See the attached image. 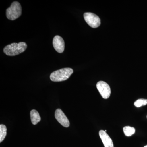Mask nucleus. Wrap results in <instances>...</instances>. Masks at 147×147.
<instances>
[{
    "mask_svg": "<svg viewBox=\"0 0 147 147\" xmlns=\"http://www.w3.org/2000/svg\"><path fill=\"white\" fill-rule=\"evenodd\" d=\"M144 147H147V145H146V146H145Z\"/></svg>",
    "mask_w": 147,
    "mask_h": 147,
    "instance_id": "nucleus-13",
    "label": "nucleus"
},
{
    "mask_svg": "<svg viewBox=\"0 0 147 147\" xmlns=\"http://www.w3.org/2000/svg\"></svg>",
    "mask_w": 147,
    "mask_h": 147,
    "instance_id": "nucleus-14",
    "label": "nucleus"
},
{
    "mask_svg": "<svg viewBox=\"0 0 147 147\" xmlns=\"http://www.w3.org/2000/svg\"><path fill=\"white\" fill-rule=\"evenodd\" d=\"M30 118L32 123L36 125L41 120L39 113L35 110H32L30 112Z\"/></svg>",
    "mask_w": 147,
    "mask_h": 147,
    "instance_id": "nucleus-9",
    "label": "nucleus"
},
{
    "mask_svg": "<svg viewBox=\"0 0 147 147\" xmlns=\"http://www.w3.org/2000/svg\"><path fill=\"white\" fill-rule=\"evenodd\" d=\"M71 68H64L56 70L50 75L51 81L54 82H60L65 81L69 79L73 73Z\"/></svg>",
    "mask_w": 147,
    "mask_h": 147,
    "instance_id": "nucleus-2",
    "label": "nucleus"
},
{
    "mask_svg": "<svg viewBox=\"0 0 147 147\" xmlns=\"http://www.w3.org/2000/svg\"><path fill=\"white\" fill-rule=\"evenodd\" d=\"M99 136L105 147H114L112 139L104 130H101L99 132Z\"/></svg>",
    "mask_w": 147,
    "mask_h": 147,
    "instance_id": "nucleus-8",
    "label": "nucleus"
},
{
    "mask_svg": "<svg viewBox=\"0 0 147 147\" xmlns=\"http://www.w3.org/2000/svg\"><path fill=\"white\" fill-rule=\"evenodd\" d=\"M84 16L85 21L92 28H95L100 26V18L94 13L86 12L84 13Z\"/></svg>",
    "mask_w": 147,
    "mask_h": 147,
    "instance_id": "nucleus-4",
    "label": "nucleus"
},
{
    "mask_svg": "<svg viewBox=\"0 0 147 147\" xmlns=\"http://www.w3.org/2000/svg\"><path fill=\"white\" fill-rule=\"evenodd\" d=\"M147 104V99L141 98L136 100L134 102V105L137 108L141 107L142 106H144Z\"/></svg>",
    "mask_w": 147,
    "mask_h": 147,
    "instance_id": "nucleus-12",
    "label": "nucleus"
},
{
    "mask_svg": "<svg viewBox=\"0 0 147 147\" xmlns=\"http://www.w3.org/2000/svg\"><path fill=\"white\" fill-rule=\"evenodd\" d=\"M27 47V45L25 42L13 43L5 46L4 48L3 51L5 54L7 56H16L24 52Z\"/></svg>",
    "mask_w": 147,
    "mask_h": 147,
    "instance_id": "nucleus-1",
    "label": "nucleus"
},
{
    "mask_svg": "<svg viewBox=\"0 0 147 147\" xmlns=\"http://www.w3.org/2000/svg\"><path fill=\"white\" fill-rule=\"evenodd\" d=\"M96 88L103 98H109L111 94V89L108 84L103 81H100L96 84Z\"/></svg>",
    "mask_w": 147,
    "mask_h": 147,
    "instance_id": "nucleus-5",
    "label": "nucleus"
},
{
    "mask_svg": "<svg viewBox=\"0 0 147 147\" xmlns=\"http://www.w3.org/2000/svg\"><path fill=\"white\" fill-rule=\"evenodd\" d=\"M53 45L58 53H63L65 49V42L62 38L59 36H56L53 40Z\"/></svg>",
    "mask_w": 147,
    "mask_h": 147,
    "instance_id": "nucleus-7",
    "label": "nucleus"
},
{
    "mask_svg": "<svg viewBox=\"0 0 147 147\" xmlns=\"http://www.w3.org/2000/svg\"><path fill=\"white\" fill-rule=\"evenodd\" d=\"M123 131L125 136H127V137H130L134 134L135 129L133 127L127 126L123 127Z\"/></svg>",
    "mask_w": 147,
    "mask_h": 147,
    "instance_id": "nucleus-10",
    "label": "nucleus"
},
{
    "mask_svg": "<svg viewBox=\"0 0 147 147\" xmlns=\"http://www.w3.org/2000/svg\"><path fill=\"white\" fill-rule=\"evenodd\" d=\"M55 117L62 126L65 127H69L70 125L69 121L61 109H57L56 110L55 112Z\"/></svg>",
    "mask_w": 147,
    "mask_h": 147,
    "instance_id": "nucleus-6",
    "label": "nucleus"
},
{
    "mask_svg": "<svg viewBox=\"0 0 147 147\" xmlns=\"http://www.w3.org/2000/svg\"><path fill=\"white\" fill-rule=\"evenodd\" d=\"M7 135V128L5 125H0V142L3 141Z\"/></svg>",
    "mask_w": 147,
    "mask_h": 147,
    "instance_id": "nucleus-11",
    "label": "nucleus"
},
{
    "mask_svg": "<svg viewBox=\"0 0 147 147\" xmlns=\"http://www.w3.org/2000/svg\"><path fill=\"white\" fill-rule=\"evenodd\" d=\"M22 8L20 4L17 1L13 2L10 7L6 10V16L9 20H15L21 16Z\"/></svg>",
    "mask_w": 147,
    "mask_h": 147,
    "instance_id": "nucleus-3",
    "label": "nucleus"
}]
</instances>
